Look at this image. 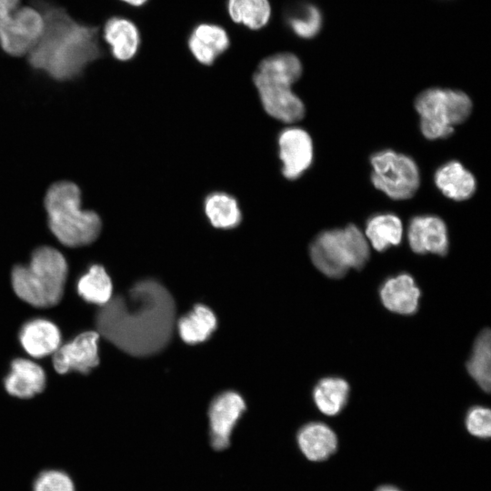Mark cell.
<instances>
[{
	"instance_id": "cell-16",
	"label": "cell",
	"mask_w": 491,
	"mask_h": 491,
	"mask_svg": "<svg viewBox=\"0 0 491 491\" xmlns=\"http://www.w3.org/2000/svg\"><path fill=\"white\" fill-rule=\"evenodd\" d=\"M45 386V374L37 364L24 358H16L5 378L8 394L19 398H30L41 393Z\"/></svg>"
},
{
	"instance_id": "cell-24",
	"label": "cell",
	"mask_w": 491,
	"mask_h": 491,
	"mask_svg": "<svg viewBox=\"0 0 491 491\" xmlns=\"http://www.w3.org/2000/svg\"><path fill=\"white\" fill-rule=\"evenodd\" d=\"M226 7L235 23L253 30L264 27L271 16L268 0H227Z\"/></svg>"
},
{
	"instance_id": "cell-4",
	"label": "cell",
	"mask_w": 491,
	"mask_h": 491,
	"mask_svg": "<svg viewBox=\"0 0 491 491\" xmlns=\"http://www.w3.org/2000/svg\"><path fill=\"white\" fill-rule=\"evenodd\" d=\"M64 256L50 246L35 250L27 266H15L12 286L16 296L36 307L46 308L59 303L67 276Z\"/></svg>"
},
{
	"instance_id": "cell-15",
	"label": "cell",
	"mask_w": 491,
	"mask_h": 491,
	"mask_svg": "<svg viewBox=\"0 0 491 491\" xmlns=\"http://www.w3.org/2000/svg\"><path fill=\"white\" fill-rule=\"evenodd\" d=\"M226 31L217 25L200 24L192 31L188 38V47L194 57L205 65L215 60L229 47Z\"/></svg>"
},
{
	"instance_id": "cell-18",
	"label": "cell",
	"mask_w": 491,
	"mask_h": 491,
	"mask_svg": "<svg viewBox=\"0 0 491 491\" xmlns=\"http://www.w3.org/2000/svg\"><path fill=\"white\" fill-rule=\"evenodd\" d=\"M297 443L302 453L312 461L326 459L337 447L336 434L326 425L318 422L303 426L298 432Z\"/></svg>"
},
{
	"instance_id": "cell-10",
	"label": "cell",
	"mask_w": 491,
	"mask_h": 491,
	"mask_svg": "<svg viewBox=\"0 0 491 491\" xmlns=\"http://www.w3.org/2000/svg\"><path fill=\"white\" fill-rule=\"evenodd\" d=\"M245 409L243 398L235 392L222 393L213 400L208 416L210 439L215 449L228 446L232 431Z\"/></svg>"
},
{
	"instance_id": "cell-7",
	"label": "cell",
	"mask_w": 491,
	"mask_h": 491,
	"mask_svg": "<svg viewBox=\"0 0 491 491\" xmlns=\"http://www.w3.org/2000/svg\"><path fill=\"white\" fill-rule=\"evenodd\" d=\"M416 109L423 135L431 140L446 138L454 125L466 121L472 111L469 96L462 91L429 88L418 95Z\"/></svg>"
},
{
	"instance_id": "cell-2",
	"label": "cell",
	"mask_w": 491,
	"mask_h": 491,
	"mask_svg": "<svg viewBox=\"0 0 491 491\" xmlns=\"http://www.w3.org/2000/svg\"><path fill=\"white\" fill-rule=\"evenodd\" d=\"M41 36L25 56L28 65L57 82L77 79L91 63L110 54L102 28L80 24L60 6L42 5Z\"/></svg>"
},
{
	"instance_id": "cell-8",
	"label": "cell",
	"mask_w": 491,
	"mask_h": 491,
	"mask_svg": "<svg viewBox=\"0 0 491 491\" xmlns=\"http://www.w3.org/2000/svg\"><path fill=\"white\" fill-rule=\"evenodd\" d=\"M371 180L373 185L395 200L412 197L419 186V172L415 161L407 155L384 150L374 154Z\"/></svg>"
},
{
	"instance_id": "cell-13",
	"label": "cell",
	"mask_w": 491,
	"mask_h": 491,
	"mask_svg": "<svg viewBox=\"0 0 491 491\" xmlns=\"http://www.w3.org/2000/svg\"><path fill=\"white\" fill-rule=\"evenodd\" d=\"M103 41L111 56L121 63L131 61L141 44L140 32L133 20L125 16H112L102 26Z\"/></svg>"
},
{
	"instance_id": "cell-19",
	"label": "cell",
	"mask_w": 491,
	"mask_h": 491,
	"mask_svg": "<svg viewBox=\"0 0 491 491\" xmlns=\"http://www.w3.org/2000/svg\"><path fill=\"white\" fill-rule=\"evenodd\" d=\"M435 183L446 196L456 201L471 197L476 187L474 175L457 161L442 165L435 174Z\"/></svg>"
},
{
	"instance_id": "cell-32",
	"label": "cell",
	"mask_w": 491,
	"mask_h": 491,
	"mask_svg": "<svg viewBox=\"0 0 491 491\" xmlns=\"http://www.w3.org/2000/svg\"><path fill=\"white\" fill-rule=\"evenodd\" d=\"M119 2L131 7H140L144 5L148 0H118Z\"/></svg>"
},
{
	"instance_id": "cell-28",
	"label": "cell",
	"mask_w": 491,
	"mask_h": 491,
	"mask_svg": "<svg viewBox=\"0 0 491 491\" xmlns=\"http://www.w3.org/2000/svg\"><path fill=\"white\" fill-rule=\"evenodd\" d=\"M288 25L294 33L302 38L314 37L322 25V15L318 8L304 5L294 10L288 16Z\"/></svg>"
},
{
	"instance_id": "cell-20",
	"label": "cell",
	"mask_w": 491,
	"mask_h": 491,
	"mask_svg": "<svg viewBox=\"0 0 491 491\" xmlns=\"http://www.w3.org/2000/svg\"><path fill=\"white\" fill-rule=\"evenodd\" d=\"M35 43L25 35L15 12L0 0V47L8 55L25 57Z\"/></svg>"
},
{
	"instance_id": "cell-9",
	"label": "cell",
	"mask_w": 491,
	"mask_h": 491,
	"mask_svg": "<svg viewBox=\"0 0 491 491\" xmlns=\"http://www.w3.org/2000/svg\"><path fill=\"white\" fill-rule=\"evenodd\" d=\"M99 336L95 331L84 332L59 346L53 354V366L56 372L66 374L75 371L83 375L90 373L99 364Z\"/></svg>"
},
{
	"instance_id": "cell-25",
	"label": "cell",
	"mask_w": 491,
	"mask_h": 491,
	"mask_svg": "<svg viewBox=\"0 0 491 491\" xmlns=\"http://www.w3.org/2000/svg\"><path fill=\"white\" fill-rule=\"evenodd\" d=\"M112 282L105 269L92 266L77 283L78 295L87 303L103 306L112 298Z\"/></svg>"
},
{
	"instance_id": "cell-3",
	"label": "cell",
	"mask_w": 491,
	"mask_h": 491,
	"mask_svg": "<svg viewBox=\"0 0 491 491\" xmlns=\"http://www.w3.org/2000/svg\"><path fill=\"white\" fill-rule=\"evenodd\" d=\"M302 75V64L292 53H278L263 59L253 80L266 112L282 122L303 118L305 106L291 90Z\"/></svg>"
},
{
	"instance_id": "cell-6",
	"label": "cell",
	"mask_w": 491,
	"mask_h": 491,
	"mask_svg": "<svg viewBox=\"0 0 491 491\" xmlns=\"http://www.w3.org/2000/svg\"><path fill=\"white\" fill-rule=\"evenodd\" d=\"M369 246L355 225L319 234L310 246L315 266L331 278L344 276L349 269H361L368 260Z\"/></svg>"
},
{
	"instance_id": "cell-27",
	"label": "cell",
	"mask_w": 491,
	"mask_h": 491,
	"mask_svg": "<svg viewBox=\"0 0 491 491\" xmlns=\"http://www.w3.org/2000/svg\"><path fill=\"white\" fill-rule=\"evenodd\" d=\"M491 339L489 329L483 330L477 336L466 368L471 377L486 393L491 386Z\"/></svg>"
},
{
	"instance_id": "cell-17",
	"label": "cell",
	"mask_w": 491,
	"mask_h": 491,
	"mask_svg": "<svg viewBox=\"0 0 491 491\" xmlns=\"http://www.w3.org/2000/svg\"><path fill=\"white\" fill-rule=\"evenodd\" d=\"M19 339L27 354L34 357H44L54 354L60 346L61 334L54 323L38 318L23 326Z\"/></svg>"
},
{
	"instance_id": "cell-33",
	"label": "cell",
	"mask_w": 491,
	"mask_h": 491,
	"mask_svg": "<svg viewBox=\"0 0 491 491\" xmlns=\"http://www.w3.org/2000/svg\"><path fill=\"white\" fill-rule=\"evenodd\" d=\"M376 491H401V490L391 486H384L377 488Z\"/></svg>"
},
{
	"instance_id": "cell-11",
	"label": "cell",
	"mask_w": 491,
	"mask_h": 491,
	"mask_svg": "<svg viewBox=\"0 0 491 491\" xmlns=\"http://www.w3.org/2000/svg\"><path fill=\"white\" fill-rule=\"evenodd\" d=\"M282 172L287 179H296L311 165L313 144L310 135L298 127H289L278 138Z\"/></svg>"
},
{
	"instance_id": "cell-26",
	"label": "cell",
	"mask_w": 491,
	"mask_h": 491,
	"mask_svg": "<svg viewBox=\"0 0 491 491\" xmlns=\"http://www.w3.org/2000/svg\"><path fill=\"white\" fill-rule=\"evenodd\" d=\"M205 211L211 224L222 229L235 227L242 217L236 200L225 193L209 195L205 201Z\"/></svg>"
},
{
	"instance_id": "cell-30",
	"label": "cell",
	"mask_w": 491,
	"mask_h": 491,
	"mask_svg": "<svg viewBox=\"0 0 491 491\" xmlns=\"http://www.w3.org/2000/svg\"><path fill=\"white\" fill-rule=\"evenodd\" d=\"M466 426L471 435L488 438L491 435L490 410L483 406L470 408L466 417Z\"/></svg>"
},
{
	"instance_id": "cell-31",
	"label": "cell",
	"mask_w": 491,
	"mask_h": 491,
	"mask_svg": "<svg viewBox=\"0 0 491 491\" xmlns=\"http://www.w3.org/2000/svg\"><path fill=\"white\" fill-rule=\"evenodd\" d=\"M5 5L12 12L21 6V0H2Z\"/></svg>"
},
{
	"instance_id": "cell-21",
	"label": "cell",
	"mask_w": 491,
	"mask_h": 491,
	"mask_svg": "<svg viewBox=\"0 0 491 491\" xmlns=\"http://www.w3.org/2000/svg\"><path fill=\"white\" fill-rule=\"evenodd\" d=\"M181 338L187 344L205 341L216 327L215 314L206 306L197 305L182 316L178 323Z\"/></svg>"
},
{
	"instance_id": "cell-29",
	"label": "cell",
	"mask_w": 491,
	"mask_h": 491,
	"mask_svg": "<svg viewBox=\"0 0 491 491\" xmlns=\"http://www.w3.org/2000/svg\"><path fill=\"white\" fill-rule=\"evenodd\" d=\"M34 491H75V486L67 474L48 470L41 473L35 479Z\"/></svg>"
},
{
	"instance_id": "cell-12",
	"label": "cell",
	"mask_w": 491,
	"mask_h": 491,
	"mask_svg": "<svg viewBox=\"0 0 491 491\" xmlns=\"http://www.w3.org/2000/svg\"><path fill=\"white\" fill-rule=\"evenodd\" d=\"M407 238L411 249L417 254L445 256L448 250L446 226L438 216L414 217L408 226Z\"/></svg>"
},
{
	"instance_id": "cell-23",
	"label": "cell",
	"mask_w": 491,
	"mask_h": 491,
	"mask_svg": "<svg viewBox=\"0 0 491 491\" xmlns=\"http://www.w3.org/2000/svg\"><path fill=\"white\" fill-rule=\"evenodd\" d=\"M402 234V223L392 214L376 215L366 223V236L372 246L379 252L391 246H397L401 242Z\"/></svg>"
},
{
	"instance_id": "cell-1",
	"label": "cell",
	"mask_w": 491,
	"mask_h": 491,
	"mask_svg": "<svg viewBox=\"0 0 491 491\" xmlns=\"http://www.w3.org/2000/svg\"><path fill=\"white\" fill-rule=\"evenodd\" d=\"M100 336L134 356L158 353L169 343L175 324V305L167 289L155 280L133 286L126 296H113L95 315Z\"/></svg>"
},
{
	"instance_id": "cell-22",
	"label": "cell",
	"mask_w": 491,
	"mask_h": 491,
	"mask_svg": "<svg viewBox=\"0 0 491 491\" xmlns=\"http://www.w3.org/2000/svg\"><path fill=\"white\" fill-rule=\"evenodd\" d=\"M348 396L349 386L340 377H325L313 391L316 406L326 416L337 415L346 405Z\"/></svg>"
},
{
	"instance_id": "cell-5",
	"label": "cell",
	"mask_w": 491,
	"mask_h": 491,
	"mask_svg": "<svg viewBox=\"0 0 491 491\" xmlns=\"http://www.w3.org/2000/svg\"><path fill=\"white\" fill-rule=\"evenodd\" d=\"M45 205L52 233L65 246H81L95 241L101 230L99 216L80 208V190L71 182H58L47 191Z\"/></svg>"
},
{
	"instance_id": "cell-14",
	"label": "cell",
	"mask_w": 491,
	"mask_h": 491,
	"mask_svg": "<svg viewBox=\"0 0 491 491\" xmlns=\"http://www.w3.org/2000/svg\"><path fill=\"white\" fill-rule=\"evenodd\" d=\"M379 295L384 306L391 312L412 315L418 309L420 289L408 274L403 273L387 278Z\"/></svg>"
}]
</instances>
